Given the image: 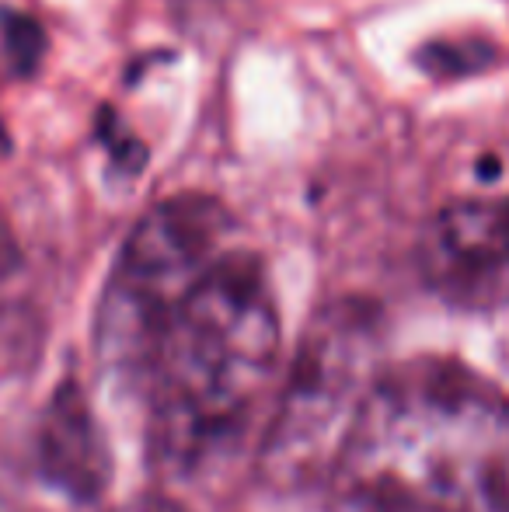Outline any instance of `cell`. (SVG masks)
Instances as JSON below:
<instances>
[{
	"label": "cell",
	"instance_id": "5",
	"mask_svg": "<svg viewBox=\"0 0 509 512\" xmlns=\"http://www.w3.org/2000/svg\"><path fill=\"white\" fill-rule=\"evenodd\" d=\"M419 265L429 290L464 310L509 304V199H461L426 227Z\"/></svg>",
	"mask_w": 509,
	"mask_h": 512
},
{
	"label": "cell",
	"instance_id": "7",
	"mask_svg": "<svg viewBox=\"0 0 509 512\" xmlns=\"http://www.w3.org/2000/svg\"><path fill=\"white\" fill-rule=\"evenodd\" d=\"M0 32H4V49H7V56H11V63L21 74H28V70L39 63L42 49H46L42 28L35 25L32 18H25V14L4 11L0 14Z\"/></svg>",
	"mask_w": 509,
	"mask_h": 512
},
{
	"label": "cell",
	"instance_id": "4",
	"mask_svg": "<svg viewBox=\"0 0 509 512\" xmlns=\"http://www.w3.org/2000/svg\"><path fill=\"white\" fill-rule=\"evenodd\" d=\"M377 317L363 304H335L300 342L262 464L272 481L300 485L328 471L356 408L381 373L374 370Z\"/></svg>",
	"mask_w": 509,
	"mask_h": 512
},
{
	"label": "cell",
	"instance_id": "1",
	"mask_svg": "<svg viewBox=\"0 0 509 512\" xmlns=\"http://www.w3.org/2000/svg\"><path fill=\"white\" fill-rule=\"evenodd\" d=\"M328 485L332 512H509V398L454 359L381 370Z\"/></svg>",
	"mask_w": 509,
	"mask_h": 512
},
{
	"label": "cell",
	"instance_id": "2",
	"mask_svg": "<svg viewBox=\"0 0 509 512\" xmlns=\"http://www.w3.org/2000/svg\"><path fill=\"white\" fill-rule=\"evenodd\" d=\"M276 359L269 276L248 251H224L168 314L136 384L157 464L185 474L238 443L269 394Z\"/></svg>",
	"mask_w": 509,
	"mask_h": 512
},
{
	"label": "cell",
	"instance_id": "3",
	"mask_svg": "<svg viewBox=\"0 0 509 512\" xmlns=\"http://www.w3.org/2000/svg\"><path fill=\"white\" fill-rule=\"evenodd\" d=\"M227 230V209L206 196L168 199L136 223L98 307V359L112 377L140 384L164 321L224 255Z\"/></svg>",
	"mask_w": 509,
	"mask_h": 512
},
{
	"label": "cell",
	"instance_id": "8",
	"mask_svg": "<svg viewBox=\"0 0 509 512\" xmlns=\"http://www.w3.org/2000/svg\"><path fill=\"white\" fill-rule=\"evenodd\" d=\"M116 512H185V509L175 499H168V495H140V499L123 502Z\"/></svg>",
	"mask_w": 509,
	"mask_h": 512
},
{
	"label": "cell",
	"instance_id": "6",
	"mask_svg": "<svg viewBox=\"0 0 509 512\" xmlns=\"http://www.w3.org/2000/svg\"><path fill=\"white\" fill-rule=\"evenodd\" d=\"M39 467L42 478L74 502H95L112 478L102 425L74 380H67L46 408L39 429Z\"/></svg>",
	"mask_w": 509,
	"mask_h": 512
}]
</instances>
